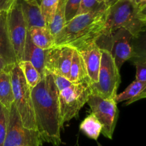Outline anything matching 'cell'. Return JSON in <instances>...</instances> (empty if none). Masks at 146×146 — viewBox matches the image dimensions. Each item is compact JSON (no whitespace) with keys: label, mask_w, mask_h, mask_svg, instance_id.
Here are the masks:
<instances>
[{"label":"cell","mask_w":146,"mask_h":146,"mask_svg":"<svg viewBox=\"0 0 146 146\" xmlns=\"http://www.w3.org/2000/svg\"><path fill=\"white\" fill-rule=\"evenodd\" d=\"M59 91L53 76L46 72L41 81L31 89V98L37 132L42 142L59 146L62 143L58 101Z\"/></svg>","instance_id":"cell-1"},{"label":"cell","mask_w":146,"mask_h":146,"mask_svg":"<svg viewBox=\"0 0 146 146\" xmlns=\"http://www.w3.org/2000/svg\"><path fill=\"white\" fill-rule=\"evenodd\" d=\"M106 15L107 10L75 17L56 35L55 46H68L81 52L96 43L104 33Z\"/></svg>","instance_id":"cell-2"},{"label":"cell","mask_w":146,"mask_h":146,"mask_svg":"<svg viewBox=\"0 0 146 146\" xmlns=\"http://www.w3.org/2000/svg\"><path fill=\"white\" fill-rule=\"evenodd\" d=\"M138 6L134 0H118L109 6L103 36H109L121 28L135 36L145 26L138 17Z\"/></svg>","instance_id":"cell-3"},{"label":"cell","mask_w":146,"mask_h":146,"mask_svg":"<svg viewBox=\"0 0 146 146\" xmlns=\"http://www.w3.org/2000/svg\"><path fill=\"white\" fill-rule=\"evenodd\" d=\"M11 84L14 94V104L25 128L36 131L31 89L26 81L18 64L11 70Z\"/></svg>","instance_id":"cell-4"},{"label":"cell","mask_w":146,"mask_h":146,"mask_svg":"<svg viewBox=\"0 0 146 146\" xmlns=\"http://www.w3.org/2000/svg\"><path fill=\"white\" fill-rule=\"evenodd\" d=\"M101 53L98 81L95 84H89L91 94L104 99H115L121 84L120 71L109 51L101 49Z\"/></svg>","instance_id":"cell-5"},{"label":"cell","mask_w":146,"mask_h":146,"mask_svg":"<svg viewBox=\"0 0 146 146\" xmlns=\"http://www.w3.org/2000/svg\"><path fill=\"white\" fill-rule=\"evenodd\" d=\"M91 95L89 84H73L71 86L60 91L58 96L60 116L62 125L76 118L80 110L87 103Z\"/></svg>","instance_id":"cell-6"},{"label":"cell","mask_w":146,"mask_h":146,"mask_svg":"<svg viewBox=\"0 0 146 146\" xmlns=\"http://www.w3.org/2000/svg\"><path fill=\"white\" fill-rule=\"evenodd\" d=\"M131 32L123 28L113 32L109 36H101L96 44L101 49L109 51L118 70H121L124 63L133 56L132 39Z\"/></svg>","instance_id":"cell-7"},{"label":"cell","mask_w":146,"mask_h":146,"mask_svg":"<svg viewBox=\"0 0 146 146\" xmlns=\"http://www.w3.org/2000/svg\"><path fill=\"white\" fill-rule=\"evenodd\" d=\"M4 146H42L38 133L24 126L14 104L9 111L8 129Z\"/></svg>","instance_id":"cell-8"},{"label":"cell","mask_w":146,"mask_h":146,"mask_svg":"<svg viewBox=\"0 0 146 146\" xmlns=\"http://www.w3.org/2000/svg\"><path fill=\"white\" fill-rule=\"evenodd\" d=\"M87 104L100 121L103 128L101 133L108 139H112L118 118V111L115 99H104L91 94Z\"/></svg>","instance_id":"cell-9"},{"label":"cell","mask_w":146,"mask_h":146,"mask_svg":"<svg viewBox=\"0 0 146 146\" xmlns=\"http://www.w3.org/2000/svg\"><path fill=\"white\" fill-rule=\"evenodd\" d=\"M7 23L10 38L17 58V64L24 58V48L29 30L19 0L7 11Z\"/></svg>","instance_id":"cell-10"},{"label":"cell","mask_w":146,"mask_h":146,"mask_svg":"<svg viewBox=\"0 0 146 146\" xmlns=\"http://www.w3.org/2000/svg\"><path fill=\"white\" fill-rule=\"evenodd\" d=\"M74 49L68 46H55L47 50L46 71L68 79Z\"/></svg>","instance_id":"cell-11"},{"label":"cell","mask_w":146,"mask_h":146,"mask_svg":"<svg viewBox=\"0 0 146 146\" xmlns=\"http://www.w3.org/2000/svg\"><path fill=\"white\" fill-rule=\"evenodd\" d=\"M0 57L8 65L17 64V58L10 38L7 23V11H0Z\"/></svg>","instance_id":"cell-12"},{"label":"cell","mask_w":146,"mask_h":146,"mask_svg":"<svg viewBox=\"0 0 146 146\" xmlns=\"http://www.w3.org/2000/svg\"><path fill=\"white\" fill-rule=\"evenodd\" d=\"M79 53L86 66L87 72L90 78V84L97 83L98 81L102 56L101 48L97 45L96 43H94Z\"/></svg>","instance_id":"cell-13"},{"label":"cell","mask_w":146,"mask_h":146,"mask_svg":"<svg viewBox=\"0 0 146 146\" xmlns=\"http://www.w3.org/2000/svg\"><path fill=\"white\" fill-rule=\"evenodd\" d=\"M19 3L28 30L35 27H47L41 14L38 0H21Z\"/></svg>","instance_id":"cell-14"},{"label":"cell","mask_w":146,"mask_h":146,"mask_svg":"<svg viewBox=\"0 0 146 146\" xmlns=\"http://www.w3.org/2000/svg\"><path fill=\"white\" fill-rule=\"evenodd\" d=\"M46 53L47 50L41 49L34 45L28 33L24 48L23 61H29L31 64H33L41 75V78L44 76L46 72L45 68Z\"/></svg>","instance_id":"cell-15"},{"label":"cell","mask_w":146,"mask_h":146,"mask_svg":"<svg viewBox=\"0 0 146 146\" xmlns=\"http://www.w3.org/2000/svg\"><path fill=\"white\" fill-rule=\"evenodd\" d=\"M68 80L73 84H81L84 82L90 84V78L86 64L81 54L76 50H74L73 54Z\"/></svg>","instance_id":"cell-16"},{"label":"cell","mask_w":146,"mask_h":146,"mask_svg":"<svg viewBox=\"0 0 146 146\" xmlns=\"http://www.w3.org/2000/svg\"><path fill=\"white\" fill-rule=\"evenodd\" d=\"M30 38L35 46L43 50H49L55 47V38L49 28L35 27L29 30Z\"/></svg>","instance_id":"cell-17"},{"label":"cell","mask_w":146,"mask_h":146,"mask_svg":"<svg viewBox=\"0 0 146 146\" xmlns=\"http://www.w3.org/2000/svg\"><path fill=\"white\" fill-rule=\"evenodd\" d=\"M14 104L11 71H7L0 74V104L10 111Z\"/></svg>","instance_id":"cell-18"},{"label":"cell","mask_w":146,"mask_h":146,"mask_svg":"<svg viewBox=\"0 0 146 146\" xmlns=\"http://www.w3.org/2000/svg\"><path fill=\"white\" fill-rule=\"evenodd\" d=\"M146 91V82L144 81L135 80L131 83L128 87L120 94L115 97L116 103L123 102L125 101H128L127 104L135 102L136 98L141 94L145 93Z\"/></svg>","instance_id":"cell-19"},{"label":"cell","mask_w":146,"mask_h":146,"mask_svg":"<svg viewBox=\"0 0 146 146\" xmlns=\"http://www.w3.org/2000/svg\"><path fill=\"white\" fill-rule=\"evenodd\" d=\"M103 126L93 113L88 115L80 125V130L88 138L96 141L102 131Z\"/></svg>","instance_id":"cell-20"},{"label":"cell","mask_w":146,"mask_h":146,"mask_svg":"<svg viewBox=\"0 0 146 146\" xmlns=\"http://www.w3.org/2000/svg\"><path fill=\"white\" fill-rule=\"evenodd\" d=\"M18 65L22 71L23 75L30 88L32 89L36 86L41 80V75L36 68L29 61H21L18 63Z\"/></svg>","instance_id":"cell-21"},{"label":"cell","mask_w":146,"mask_h":146,"mask_svg":"<svg viewBox=\"0 0 146 146\" xmlns=\"http://www.w3.org/2000/svg\"><path fill=\"white\" fill-rule=\"evenodd\" d=\"M66 0H59L58 7L56 9L51 22L48 24L51 34L55 38L56 35L61 31L66 24L65 19V7Z\"/></svg>","instance_id":"cell-22"},{"label":"cell","mask_w":146,"mask_h":146,"mask_svg":"<svg viewBox=\"0 0 146 146\" xmlns=\"http://www.w3.org/2000/svg\"><path fill=\"white\" fill-rule=\"evenodd\" d=\"M132 58H145L146 57V26L133 36Z\"/></svg>","instance_id":"cell-23"},{"label":"cell","mask_w":146,"mask_h":146,"mask_svg":"<svg viewBox=\"0 0 146 146\" xmlns=\"http://www.w3.org/2000/svg\"><path fill=\"white\" fill-rule=\"evenodd\" d=\"M108 8L106 0H82L77 15L106 11Z\"/></svg>","instance_id":"cell-24"},{"label":"cell","mask_w":146,"mask_h":146,"mask_svg":"<svg viewBox=\"0 0 146 146\" xmlns=\"http://www.w3.org/2000/svg\"><path fill=\"white\" fill-rule=\"evenodd\" d=\"M59 0H41L40 7L42 17L48 27L51 22L58 7Z\"/></svg>","instance_id":"cell-25"},{"label":"cell","mask_w":146,"mask_h":146,"mask_svg":"<svg viewBox=\"0 0 146 146\" xmlns=\"http://www.w3.org/2000/svg\"><path fill=\"white\" fill-rule=\"evenodd\" d=\"M9 111L0 104V146H4L9 125Z\"/></svg>","instance_id":"cell-26"},{"label":"cell","mask_w":146,"mask_h":146,"mask_svg":"<svg viewBox=\"0 0 146 146\" xmlns=\"http://www.w3.org/2000/svg\"><path fill=\"white\" fill-rule=\"evenodd\" d=\"M130 60L136 68L135 80L146 82V57L131 58ZM145 93H146V91Z\"/></svg>","instance_id":"cell-27"},{"label":"cell","mask_w":146,"mask_h":146,"mask_svg":"<svg viewBox=\"0 0 146 146\" xmlns=\"http://www.w3.org/2000/svg\"><path fill=\"white\" fill-rule=\"evenodd\" d=\"M82 0H66L65 7L66 23L76 17Z\"/></svg>","instance_id":"cell-28"},{"label":"cell","mask_w":146,"mask_h":146,"mask_svg":"<svg viewBox=\"0 0 146 146\" xmlns=\"http://www.w3.org/2000/svg\"><path fill=\"white\" fill-rule=\"evenodd\" d=\"M54 78V83H55L56 86L57 88H58V91H61L63 90L66 89L68 87L71 86L73 84L72 82L69 81L67 78H65L61 76L56 75V74H51Z\"/></svg>","instance_id":"cell-29"},{"label":"cell","mask_w":146,"mask_h":146,"mask_svg":"<svg viewBox=\"0 0 146 146\" xmlns=\"http://www.w3.org/2000/svg\"><path fill=\"white\" fill-rule=\"evenodd\" d=\"M17 0H0V11H8Z\"/></svg>","instance_id":"cell-30"},{"label":"cell","mask_w":146,"mask_h":146,"mask_svg":"<svg viewBox=\"0 0 146 146\" xmlns=\"http://www.w3.org/2000/svg\"><path fill=\"white\" fill-rule=\"evenodd\" d=\"M14 66H9L5 62L2 58L0 57V74L7 71H11Z\"/></svg>","instance_id":"cell-31"},{"label":"cell","mask_w":146,"mask_h":146,"mask_svg":"<svg viewBox=\"0 0 146 146\" xmlns=\"http://www.w3.org/2000/svg\"><path fill=\"white\" fill-rule=\"evenodd\" d=\"M138 17L141 19V21L143 23L144 25L146 26V5L139 9Z\"/></svg>","instance_id":"cell-32"},{"label":"cell","mask_w":146,"mask_h":146,"mask_svg":"<svg viewBox=\"0 0 146 146\" xmlns=\"http://www.w3.org/2000/svg\"><path fill=\"white\" fill-rule=\"evenodd\" d=\"M146 5V0H141L139 4H138V9H141L142 7H143L144 6Z\"/></svg>","instance_id":"cell-33"},{"label":"cell","mask_w":146,"mask_h":146,"mask_svg":"<svg viewBox=\"0 0 146 146\" xmlns=\"http://www.w3.org/2000/svg\"><path fill=\"white\" fill-rule=\"evenodd\" d=\"M146 98V93H143V94H141V96H139L136 98V100H135V101H138V100L142 99V98Z\"/></svg>","instance_id":"cell-34"},{"label":"cell","mask_w":146,"mask_h":146,"mask_svg":"<svg viewBox=\"0 0 146 146\" xmlns=\"http://www.w3.org/2000/svg\"><path fill=\"white\" fill-rule=\"evenodd\" d=\"M118 1V0H108V7H109V6H111V5H112L113 4H114V3H115V1Z\"/></svg>","instance_id":"cell-35"},{"label":"cell","mask_w":146,"mask_h":146,"mask_svg":"<svg viewBox=\"0 0 146 146\" xmlns=\"http://www.w3.org/2000/svg\"><path fill=\"white\" fill-rule=\"evenodd\" d=\"M134 1H135V2L136 3V4H138H138H139V3H140V1H141V0H134Z\"/></svg>","instance_id":"cell-36"},{"label":"cell","mask_w":146,"mask_h":146,"mask_svg":"<svg viewBox=\"0 0 146 146\" xmlns=\"http://www.w3.org/2000/svg\"><path fill=\"white\" fill-rule=\"evenodd\" d=\"M106 1H107V3H108V0H106Z\"/></svg>","instance_id":"cell-37"}]
</instances>
